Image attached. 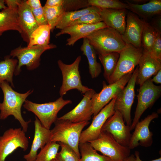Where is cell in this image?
<instances>
[{"label": "cell", "instance_id": "74e56055", "mask_svg": "<svg viewBox=\"0 0 161 161\" xmlns=\"http://www.w3.org/2000/svg\"><path fill=\"white\" fill-rule=\"evenodd\" d=\"M150 54L154 57L161 60V34L157 33Z\"/></svg>", "mask_w": 161, "mask_h": 161}, {"label": "cell", "instance_id": "603a6c76", "mask_svg": "<svg viewBox=\"0 0 161 161\" xmlns=\"http://www.w3.org/2000/svg\"><path fill=\"white\" fill-rule=\"evenodd\" d=\"M127 9H100L99 12L107 27L114 29L122 35L125 31Z\"/></svg>", "mask_w": 161, "mask_h": 161}, {"label": "cell", "instance_id": "cb8c5ba5", "mask_svg": "<svg viewBox=\"0 0 161 161\" xmlns=\"http://www.w3.org/2000/svg\"><path fill=\"white\" fill-rule=\"evenodd\" d=\"M131 12L145 19L150 18L155 15H161V0H151L141 4L131 3L125 1Z\"/></svg>", "mask_w": 161, "mask_h": 161}, {"label": "cell", "instance_id": "d4e9b609", "mask_svg": "<svg viewBox=\"0 0 161 161\" xmlns=\"http://www.w3.org/2000/svg\"><path fill=\"white\" fill-rule=\"evenodd\" d=\"M83 42L80 49L87 58L89 72L92 78H96L101 72V65L97 60V53L86 38H83Z\"/></svg>", "mask_w": 161, "mask_h": 161}, {"label": "cell", "instance_id": "d590c367", "mask_svg": "<svg viewBox=\"0 0 161 161\" xmlns=\"http://www.w3.org/2000/svg\"><path fill=\"white\" fill-rule=\"evenodd\" d=\"M102 21V20L99 13L92 12L82 16L72 22L69 26L78 24H94Z\"/></svg>", "mask_w": 161, "mask_h": 161}, {"label": "cell", "instance_id": "30bf717a", "mask_svg": "<svg viewBox=\"0 0 161 161\" xmlns=\"http://www.w3.org/2000/svg\"><path fill=\"white\" fill-rule=\"evenodd\" d=\"M132 73L126 75L117 81L109 85L103 82V88L98 93L95 92L92 98L93 115H97L113 99L116 97L126 86Z\"/></svg>", "mask_w": 161, "mask_h": 161}, {"label": "cell", "instance_id": "6da1fadb", "mask_svg": "<svg viewBox=\"0 0 161 161\" xmlns=\"http://www.w3.org/2000/svg\"><path fill=\"white\" fill-rule=\"evenodd\" d=\"M4 95L2 103H0V119L5 120L10 115L13 116L21 125L25 132L31 121H25L21 113V108L27 98L33 90H29L24 93H20L13 90L9 83L4 81L0 84Z\"/></svg>", "mask_w": 161, "mask_h": 161}, {"label": "cell", "instance_id": "4dcf8cb0", "mask_svg": "<svg viewBox=\"0 0 161 161\" xmlns=\"http://www.w3.org/2000/svg\"><path fill=\"white\" fill-rule=\"evenodd\" d=\"M43 8L47 24L51 31H53L66 11L62 6L49 7L44 6Z\"/></svg>", "mask_w": 161, "mask_h": 161}, {"label": "cell", "instance_id": "277c9868", "mask_svg": "<svg viewBox=\"0 0 161 161\" xmlns=\"http://www.w3.org/2000/svg\"><path fill=\"white\" fill-rule=\"evenodd\" d=\"M70 100H64L61 96L55 101L43 103H37L26 100L23 105L28 111L33 113L45 128L50 129L58 117L59 111L66 105L71 104Z\"/></svg>", "mask_w": 161, "mask_h": 161}, {"label": "cell", "instance_id": "9c48e42d", "mask_svg": "<svg viewBox=\"0 0 161 161\" xmlns=\"http://www.w3.org/2000/svg\"><path fill=\"white\" fill-rule=\"evenodd\" d=\"M161 94V86L155 85L150 79L140 86L134 116L130 126L131 130L134 129L143 114L153 106Z\"/></svg>", "mask_w": 161, "mask_h": 161}, {"label": "cell", "instance_id": "8d00e7d4", "mask_svg": "<svg viewBox=\"0 0 161 161\" xmlns=\"http://www.w3.org/2000/svg\"><path fill=\"white\" fill-rule=\"evenodd\" d=\"M62 6L66 12L77 10L90 6L88 0H63Z\"/></svg>", "mask_w": 161, "mask_h": 161}, {"label": "cell", "instance_id": "836d02e7", "mask_svg": "<svg viewBox=\"0 0 161 161\" xmlns=\"http://www.w3.org/2000/svg\"><path fill=\"white\" fill-rule=\"evenodd\" d=\"M90 6L100 9H129L126 3L117 0H88Z\"/></svg>", "mask_w": 161, "mask_h": 161}, {"label": "cell", "instance_id": "e0dca14e", "mask_svg": "<svg viewBox=\"0 0 161 161\" xmlns=\"http://www.w3.org/2000/svg\"><path fill=\"white\" fill-rule=\"evenodd\" d=\"M125 32L122 35L126 44H131L137 48L142 47L141 38L144 21L136 14L129 11L126 16Z\"/></svg>", "mask_w": 161, "mask_h": 161}, {"label": "cell", "instance_id": "9a60e30c", "mask_svg": "<svg viewBox=\"0 0 161 161\" xmlns=\"http://www.w3.org/2000/svg\"><path fill=\"white\" fill-rule=\"evenodd\" d=\"M158 117L157 113L154 112L137 123L134 131L131 134L128 146L130 149L139 145L147 147L152 145L153 134L149 129V125L153 120Z\"/></svg>", "mask_w": 161, "mask_h": 161}, {"label": "cell", "instance_id": "b9f144b4", "mask_svg": "<svg viewBox=\"0 0 161 161\" xmlns=\"http://www.w3.org/2000/svg\"><path fill=\"white\" fill-rule=\"evenodd\" d=\"M151 81L156 84H161V69L160 70L154 75L153 78L151 79Z\"/></svg>", "mask_w": 161, "mask_h": 161}, {"label": "cell", "instance_id": "f1b7e54d", "mask_svg": "<svg viewBox=\"0 0 161 161\" xmlns=\"http://www.w3.org/2000/svg\"><path fill=\"white\" fill-rule=\"evenodd\" d=\"M18 62L17 59L10 58L8 56H6L4 60L0 61V84L6 81L14 87L13 76Z\"/></svg>", "mask_w": 161, "mask_h": 161}, {"label": "cell", "instance_id": "60d3db41", "mask_svg": "<svg viewBox=\"0 0 161 161\" xmlns=\"http://www.w3.org/2000/svg\"><path fill=\"white\" fill-rule=\"evenodd\" d=\"M63 0H47L44 6L49 7H55L62 6Z\"/></svg>", "mask_w": 161, "mask_h": 161}, {"label": "cell", "instance_id": "e575fe53", "mask_svg": "<svg viewBox=\"0 0 161 161\" xmlns=\"http://www.w3.org/2000/svg\"><path fill=\"white\" fill-rule=\"evenodd\" d=\"M59 143L61 150L57 154L56 159L59 161H79L80 158L72 148L65 144Z\"/></svg>", "mask_w": 161, "mask_h": 161}, {"label": "cell", "instance_id": "bcb514c9", "mask_svg": "<svg viewBox=\"0 0 161 161\" xmlns=\"http://www.w3.org/2000/svg\"><path fill=\"white\" fill-rule=\"evenodd\" d=\"M124 161H135V156L133 154L131 155Z\"/></svg>", "mask_w": 161, "mask_h": 161}, {"label": "cell", "instance_id": "f35d334b", "mask_svg": "<svg viewBox=\"0 0 161 161\" xmlns=\"http://www.w3.org/2000/svg\"><path fill=\"white\" fill-rule=\"evenodd\" d=\"M30 8L39 26L48 24L44 15L43 7L41 6L35 8Z\"/></svg>", "mask_w": 161, "mask_h": 161}, {"label": "cell", "instance_id": "7402d4cb", "mask_svg": "<svg viewBox=\"0 0 161 161\" xmlns=\"http://www.w3.org/2000/svg\"><path fill=\"white\" fill-rule=\"evenodd\" d=\"M35 132L34 139L29 153L23 156L26 161H35L38 150L42 148L50 141L51 130L43 126L37 117L34 121Z\"/></svg>", "mask_w": 161, "mask_h": 161}, {"label": "cell", "instance_id": "4fadbf2b", "mask_svg": "<svg viewBox=\"0 0 161 161\" xmlns=\"http://www.w3.org/2000/svg\"><path fill=\"white\" fill-rule=\"evenodd\" d=\"M131 126L125 124L122 115L115 111L106 120L101 131L110 133L119 144L128 147L131 135Z\"/></svg>", "mask_w": 161, "mask_h": 161}, {"label": "cell", "instance_id": "ac0fdd59", "mask_svg": "<svg viewBox=\"0 0 161 161\" xmlns=\"http://www.w3.org/2000/svg\"><path fill=\"white\" fill-rule=\"evenodd\" d=\"M18 0H5L7 7L0 12V35L10 30L18 31L21 34L17 13Z\"/></svg>", "mask_w": 161, "mask_h": 161}, {"label": "cell", "instance_id": "2e32d148", "mask_svg": "<svg viewBox=\"0 0 161 161\" xmlns=\"http://www.w3.org/2000/svg\"><path fill=\"white\" fill-rule=\"evenodd\" d=\"M95 92L92 89L86 92L81 101L73 109L58 118L74 123L89 121L93 114L91 99Z\"/></svg>", "mask_w": 161, "mask_h": 161}, {"label": "cell", "instance_id": "8992f818", "mask_svg": "<svg viewBox=\"0 0 161 161\" xmlns=\"http://www.w3.org/2000/svg\"><path fill=\"white\" fill-rule=\"evenodd\" d=\"M143 52L142 47L138 48L131 44H127L119 53L116 69L108 82L109 84L117 81L126 75L132 73L138 65Z\"/></svg>", "mask_w": 161, "mask_h": 161}, {"label": "cell", "instance_id": "ba28073f", "mask_svg": "<svg viewBox=\"0 0 161 161\" xmlns=\"http://www.w3.org/2000/svg\"><path fill=\"white\" fill-rule=\"evenodd\" d=\"M81 56H79L72 64H67L59 60L58 64L62 75V83L59 90L61 96L65 95L67 92L72 89H77L84 94L91 88L85 86L82 83L79 70Z\"/></svg>", "mask_w": 161, "mask_h": 161}, {"label": "cell", "instance_id": "52a82bcc", "mask_svg": "<svg viewBox=\"0 0 161 161\" xmlns=\"http://www.w3.org/2000/svg\"><path fill=\"white\" fill-rule=\"evenodd\" d=\"M56 47L55 45L51 44L45 46L35 45L23 47H19L12 50L10 55L13 57H16L18 59V64L14 72L15 75L19 74L21 68L24 66H26L29 70L37 68L39 65L42 54L46 50Z\"/></svg>", "mask_w": 161, "mask_h": 161}, {"label": "cell", "instance_id": "5b68a950", "mask_svg": "<svg viewBox=\"0 0 161 161\" xmlns=\"http://www.w3.org/2000/svg\"><path fill=\"white\" fill-rule=\"evenodd\" d=\"M89 142L112 161H124L130 155V149L128 147L119 144L111 134L105 131H101L96 139Z\"/></svg>", "mask_w": 161, "mask_h": 161}, {"label": "cell", "instance_id": "7bdbcfd3", "mask_svg": "<svg viewBox=\"0 0 161 161\" xmlns=\"http://www.w3.org/2000/svg\"><path fill=\"white\" fill-rule=\"evenodd\" d=\"M129 2L136 4H141L148 2L149 1L147 0H132L128 1Z\"/></svg>", "mask_w": 161, "mask_h": 161}, {"label": "cell", "instance_id": "f6af8a7d", "mask_svg": "<svg viewBox=\"0 0 161 161\" xmlns=\"http://www.w3.org/2000/svg\"><path fill=\"white\" fill-rule=\"evenodd\" d=\"M7 7L5 5V0H0V9H4Z\"/></svg>", "mask_w": 161, "mask_h": 161}, {"label": "cell", "instance_id": "4316f807", "mask_svg": "<svg viewBox=\"0 0 161 161\" xmlns=\"http://www.w3.org/2000/svg\"><path fill=\"white\" fill-rule=\"evenodd\" d=\"M51 31L50 27L48 24L39 26L30 35L27 47L48 45Z\"/></svg>", "mask_w": 161, "mask_h": 161}, {"label": "cell", "instance_id": "f546056e", "mask_svg": "<svg viewBox=\"0 0 161 161\" xmlns=\"http://www.w3.org/2000/svg\"><path fill=\"white\" fill-rule=\"evenodd\" d=\"M79 148L81 156L79 161H112L109 157L99 154L89 142L79 143Z\"/></svg>", "mask_w": 161, "mask_h": 161}, {"label": "cell", "instance_id": "83f0119b", "mask_svg": "<svg viewBox=\"0 0 161 161\" xmlns=\"http://www.w3.org/2000/svg\"><path fill=\"white\" fill-rule=\"evenodd\" d=\"M119 57V53L115 52L99 55L104 68V77L108 82L115 70Z\"/></svg>", "mask_w": 161, "mask_h": 161}, {"label": "cell", "instance_id": "484cf974", "mask_svg": "<svg viewBox=\"0 0 161 161\" xmlns=\"http://www.w3.org/2000/svg\"><path fill=\"white\" fill-rule=\"evenodd\" d=\"M100 10V9L96 7L90 6L80 10L65 12L55 27L61 30L82 16L90 13H99Z\"/></svg>", "mask_w": 161, "mask_h": 161}, {"label": "cell", "instance_id": "d6a6232c", "mask_svg": "<svg viewBox=\"0 0 161 161\" xmlns=\"http://www.w3.org/2000/svg\"><path fill=\"white\" fill-rule=\"evenodd\" d=\"M60 147L59 143L49 141L41 149L35 161H51L56 158Z\"/></svg>", "mask_w": 161, "mask_h": 161}, {"label": "cell", "instance_id": "ab89813d", "mask_svg": "<svg viewBox=\"0 0 161 161\" xmlns=\"http://www.w3.org/2000/svg\"><path fill=\"white\" fill-rule=\"evenodd\" d=\"M157 16L152 19L150 25L157 32L161 34V15Z\"/></svg>", "mask_w": 161, "mask_h": 161}, {"label": "cell", "instance_id": "44dd1931", "mask_svg": "<svg viewBox=\"0 0 161 161\" xmlns=\"http://www.w3.org/2000/svg\"><path fill=\"white\" fill-rule=\"evenodd\" d=\"M107 27L103 22L91 24H78L70 26L58 32L57 36L65 34H68L70 37L66 40V45L73 46L78 40L86 38L92 33L97 30Z\"/></svg>", "mask_w": 161, "mask_h": 161}, {"label": "cell", "instance_id": "ee69618b", "mask_svg": "<svg viewBox=\"0 0 161 161\" xmlns=\"http://www.w3.org/2000/svg\"><path fill=\"white\" fill-rule=\"evenodd\" d=\"M135 161H144L140 159L139 157V153L138 151H135ZM149 161H161V157H160L158 159Z\"/></svg>", "mask_w": 161, "mask_h": 161}, {"label": "cell", "instance_id": "ffe728a7", "mask_svg": "<svg viewBox=\"0 0 161 161\" xmlns=\"http://www.w3.org/2000/svg\"><path fill=\"white\" fill-rule=\"evenodd\" d=\"M17 13L22 37L28 43L32 33L39 26L26 0H18Z\"/></svg>", "mask_w": 161, "mask_h": 161}, {"label": "cell", "instance_id": "7a4b0ae2", "mask_svg": "<svg viewBox=\"0 0 161 161\" xmlns=\"http://www.w3.org/2000/svg\"><path fill=\"white\" fill-rule=\"evenodd\" d=\"M51 130L50 141L65 144L72 148L80 158L79 145L83 129L89 121L74 123L58 118Z\"/></svg>", "mask_w": 161, "mask_h": 161}, {"label": "cell", "instance_id": "7dc6e473", "mask_svg": "<svg viewBox=\"0 0 161 161\" xmlns=\"http://www.w3.org/2000/svg\"><path fill=\"white\" fill-rule=\"evenodd\" d=\"M51 161H59L56 158L52 160Z\"/></svg>", "mask_w": 161, "mask_h": 161}, {"label": "cell", "instance_id": "d6986e66", "mask_svg": "<svg viewBox=\"0 0 161 161\" xmlns=\"http://www.w3.org/2000/svg\"><path fill=\"white\" fill-rule=\"evenodd\" d=\"M137 66L136 83L140 86L161 69V60L143 51Z\"/></svg>", "mask_w": 161, "mask_h": 161}, {"label": "cell", "instance_id": "3957f363", "mask_svg": "<svg viewBox=\"0 0 161 161\" xmlns=\"http://www.w3.org/2000/svg\"><path fill=\"white\" fill-rule=\"evenodd\" d=\"M86 38L98 55L113 52L119 53L127 45L122 35L107 27L94 31Z\"/></svg>", "mask_w": 161, "mask_h": 161}, {"label": "cell", "instance_id": "8fae6325", "mask_svg": "<svg viewBox=\"0 0 161 161\" xmlns=\"http://www.w3.org/2000/svg\"><path fill=\"white\" fill-rule=\"evenodd\" d=\"M138 69L137 66L126 86L116 96L114 104L115 111H117L122 115L126 125L129 126H131L132 123L131 110L135 96V87Z\"/></svg>", "mask_w": 161, "mask_h": 161}, {"label": "cell", "instance_id": "5bb4252c", "mask_svg": "<svg viewBox=\"0 0 161 161\" xmlns=\"http://www.w3.org/2000/svg\"><path fill=\"white\" fill-rule=\"evenodd\" d=\"M116 97L102 109L97 115L94 116L90 125L82 132L80 138V143L89 142L95 140L98 137L106 120L115 112L114 104Z\"/></svg>", "mask_w": 161, "mask_h": 161}, {"label": "cell", "instance_id": "7c38bea8", "mask_svg": "<svg viewBox=\"0 0 161 161\" xmlns=\"http://www.w3.org/2000/svg\"><path fill=\"white\" fill-rule=\"evenodd\" d=\"M25 133L21 128H10L0 136V161H5L18 148L27 150L29 141Z\"/></svg>", "mask_w": 161, "mask_h": 161}, {"label": "cell", "instance_id": "1f68e13d", "mask_svg": "<svg viewBox=\"0 0 161 161\" xmlns=\"http://www.w3.org/2000/svg\"><path fill=\"white\" fill-rule=\"evenodd\" d=\"M157 33L150 24L144 21L141 38L143 51L150 53Z\"/></svg>", "mask_w": 161, "mask_h": 161}]
</instances>
